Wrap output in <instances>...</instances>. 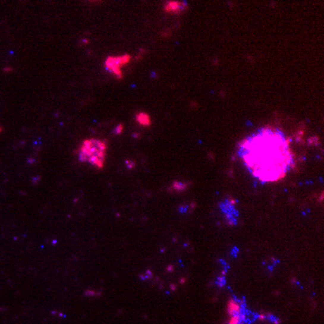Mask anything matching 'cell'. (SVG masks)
I'll list each match as a JSON object with an SVG mask.
<instances>
[{
    "mask_svg": "<svg viewBox=\"0 0 324 324\" xmlns=\"http://www.w3.org/2000/svg\"><path fill=\"white\" fill-rule=\"evenodd\" d=\"M122 131H123V124L122 123H119L116 127H115V129H114V133H115V134H121L122 133Z\"/></svg>",
    "mask_w": 324,
    "mask_h": 324,
    "instance_id": "cell-6",
    "label": "cell"
},
{
    "mask_svg": "<svg viewBox=\"0 0 324 324\" xmlns=\"http://www.w3.org/2000/svg\"><path fill=\"white\" fill-rule=\"evenodd\" d=\"M187 5L184 2L178 1H169L164 6V10L169 14H179L186 8Z\"/></svg>",
    "mask_w": 324,
    "mask_h": 324,
    "instance_id": "cell-4",
    "label": "cell"
},
{
    "mask_svg": "<svg viewBox=\"0 0 324 324\" xmlns=\"http://www.w3.org/2000/svg\"><path fill=\"white\" fill-rule=\"evenodd\" d=\"M131 59L132 57L129 54H123L121 56H109L105 61V67L118 79H122L123 74L121 69L124 65L128 64Z\"/></svg>",
    "mask_w": 324,
    "mask_h": 324,
    "instance_id": "cell-3",
    "label": "cell"
},
{
    "mask_svg": "<svg viewBox=\"0 0 324 324\" xmlns=\"http://www.w3.org/2000/svg\"><path fill=\"white\" fill-rule=\"evenodd\" d=\"M239 154L251 174L262 182L284 177L293 163L290 141L274 128H263L243 140Z\"/></svg>",
    "mask_w": 324,
    "mask_h": 324,
    "instance_id": "cell-1",
    "label": "cell"
},
{
    "mask_svg": "<svg viewBox=\"0 0 324 324\" xmlns=\"http://www.w3.org/2000/svg\"><path fill=\"white\" fill-rule=\"evenodd\" d=\"M107 145L105 141L98 139H86L79 147L78 159L86 162L95 168L101 169L105 166Z\"/></svg>",
    "mask_w": 324,
    "mask_h": 324,
    "instance_id": "cell-2",
    "label": "cell"
},
{
    "mask_svg": "<svg viewBox=\"0 0 324 324\" xmlns=\"http://www.w3.org/2000/svg\"><path fill=\"white\" fill-rule=\"evenodd\" d=\"M135 119L136 121L141 124V125H143V126H150L151 124V120H150V117L148 114L146 113H139L136 114L135 116Z\"/></svg>",
    "mask_w": 324,
    "mask_h": 324,
    "instance_id": "cell-5",
    "label": "cell"
}]
</instances>
